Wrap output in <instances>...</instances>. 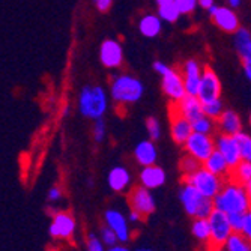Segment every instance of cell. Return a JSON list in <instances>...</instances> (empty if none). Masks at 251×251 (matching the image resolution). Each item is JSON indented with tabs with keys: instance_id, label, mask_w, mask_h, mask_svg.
Instances as JSON below:
<instances>
[{
	"instance_id": "obj_34",
	"label": "cell",
	"mask_w": 251,
	"mask_h": 251,
	"mask_svg": "<svg viewBox=\"0 0 251 251\" xmlns=\"http://www.w3.org/2000/svg\"><path fill=\"white\" fill-rule=\"evenodd\" d=\"M146 129H148V135H149V140L152 142H158L161 139V124L159 121L153 116L146 119Z\"/></svg>"
},
{
	"instance_id": "obj_9",
	"label": "cell",
	"mask_w": 251,
	"mask_h": 251,
	"mask_svg": "<svg viewBox=\"0 0 251 251\" xmlns=\"http://www.w3.org/2000/svg\"><path fill=\"white\" fill-rule=\"evenodd\" d=\"M184 146H185V151L188 155L196 158L197 161L203 163L215 149V142H214L212 135L191 132L187 142L184 143Z\"/></svg>"
},
{
	"instance_id": "obj_24",
	"label": "cell",
	"mask_w": 251,
	"mask_h": 251,
	"mask_svg": "<svg viewBox=\"0 0 251 251\" xmlns=\"http://www.w3.org/2000/svg\"><path fill=\"white\" fill-rule=\"evenodd\" d=\"M176 107L180 111V115L184 116L187 121H190V122H193V121L199 119L200 116H203L201 102L199 101L197 97L185 95L179 102H176Z\"/></svg>"
},
{
	"instance_id": "obj_29",
	"label": "cell",
	"mask_w": 251,
	"mask_h": 251,
	"mask_svg": "<svg viewBox=\"0 0 251 251\" xmlns=\"http://www.w3.org/2000/svg\"><path fill=\"white\" fill-rule=\"evenodd\" d=\"M191 232H193V236L206 245L208 239H209V223H208V218H194L193 220V224H191Z\"/></svg>"
},
{
	"instance_id": "obj_37",
	"label": "cell",
	"mask_w": 251,
	"mask_h": 251,
	"mask_svg": "<svg viewBox=\"0 0 251 251\" xmlns=\"http://www.w3.org/2000/svg\"><path fill=\"white\" fill-rule=\"evenodd\" d=\"M100 239L104 245L107 247H113V245H116L118 244V238L115 235V232H113L110 227L104 226L102 229H101V233H100Z\"/></svg>"
},
{
	"instance_id": "obj_39",
	"label": "cell",
	"mask_w": 251,
	"mask_h": 251,
	"mask_svg": "<svg viewBox=\"0 0 251 251\" xmlns=\"http://www.w3.org/2000/svg\"><path fill=\"white\" fill-rule=\"evenodd\" d=\"M86 247H87V251H105L104 244L101 242L100 236H97L95 233H89L87 235Z\"/></svg>"
},
{
	"instance_id": "obj_12",
	"label": "cell",
	"mask_w": 251,
	"mask_h": 251,
	"mask_svg": "<svg viewBox=\"0 0 251 251\" xmlns=\"http://www.w3.org/2000/svg\"><path fill=\"white\" fill-rule=\"evenodd\" d=\"M100 60L108 70H118L124 63V49L116 39H104L100 45Z\"/></svg>"
},
{
	"instance_id": "obj_47",
	"label": "cell",
	"mask_w": 251,
	"mask_h": 251,
	"mask_svg": "<svg viewBox=\"0 0 251 251\" xmlns=\"http://www.w3.org/2000/svg\"><path fill=\"white\" fill-rule=\"evenodd\" d=\"M108 251H129V248H126L125 245H113V247H108Z\"/></svg>"
},
{
	"instance_id": "obj_31",
	"label": "cell",
	"mask_w": 251,
	"mask_h": 251,
	"mask_svg": "<svg viewBox=\"0 0 251 251\" xmlns=\"http://www.w3.org/2000/svg\"><path fill=\"white\" fill-rule=\"evenodd\" d=\"M191 129H193V132L212 135V132L215 131V121H212L206 116H200L199 119L191 122Z\"/></svg>"
},
{
	"instance_id": "obj_14",
	"label": "cell",
	"mask_w": 251,
	"mask_h": 251,
	"mask_svg": "<svg viewBox=\"0 0 251 251\" xmlns=\"http://www.w3.org/2000/svg\"><path fill=\"white\" fill-rule=\"evenodd\" d=\"M104 220H105V226L115 232L118 242L125 244L131 239V230L128 226V220H126V217H124L122 212H119L116 209H107L104 214Z\"/></svg>"
},
{
	"instance_id": "obj_20",
	"label": "cell",
	"mask_w": 251,
	"mask_h": 251,
	"mask_svg": "<svg viewBox=\"0 0 251 251\" xmlns=\"http://www.w3.org/2000/svg\"><path fill=\"white\" fill-rule=\"evenodd\" d=\"M134 156H135V161L142 167L155 164L158 158V149L155 146V142L152 140L139 142V145H135L134 148Z\"/></svg>"
},
{
	"instance_id": "obj_21",
	"label": "cell",
	"mask_w": 251,
	"mask_h": 251,
	"mask_svg": "<svg viewBox=\"0 0 251 251\" xmlns=\"http://www.w3.org/2000/svg\"><path fill=\"white\" fill-rule=\"evenodd\" d=\"M226 179H229L235 184L245 188L248 194H251V161H239L227 175Z\"/></svg>"
},
{
	"instance_id": "obj_19",
	"label": "cell",
	"mask_w": 251,
	"mask_h": 251,
	"mask_svg": "<svg viewBox=\"0 0 251 251\" xmlns=\"http://www.w3.org/2000/svg\"><path fill=\"white\" fill-rule=\"evenodd\" d=\"M215 128H218L221 134L235 135L242 131V121L236 111L223 110V113L215 121Z\"/></svg>"
},
{
	"instance_id": "obj_22",
	"label": "cell",
	"mask_w": 251,
	"mask_h": 251,
	"mask_svg": "<svg viewBox=\"0 0 251 251\" xmlns=\"http://www.w3.org/2000/svg\"><path fill=\"white\" fill-rule=\"evenodd\" d=\"M108 187L115 193H124L131 184V173L128 172L126 167L124 166H116L111 169L108 176H107Z\"/></svg>"
},
{
	"instance_id": "obj_23",
	"label": "cell",
	"mask_w": 251,
	"mask_h": 251,
	"mask_svg": "<svg viewBox=\"0 0 251 251\" xmlns=\"http://www.w3.org/2000/svg\"><path fill=\"white\" fill-rule=\"evenodd\" d=\"M235 49L244 63H251V33L247 27H239L235 33Z\"/></svg>"
},
{
	"instance_id": "obj_10",
	"label": "cell",
	"mask_w": 251,
	"mask_h": 251,
	"mask_svg": "<svg viewBox=\"0 0 251 251\" xmlns=\"http://www.w3.org/2000/svg\"><path fill=\"white\" fill-rule=\"evenodd\" d=\"M169 116H170V135H172V140L179 146H184V143L187 142L190 134L193 132L191 122L187 121L184 116L180 115V111L176 107V102L170 104Z\"/></svg>"
},
{
	"instance_id": "obj_18",
	"label": "cell",
	"mask_w": 251,
	"mask_h": 251,
	"mask_svg": "<svg viewBox=\"0 0 251 251\" xmlns=\"http://www.w3.org/2000/svg\"><path fill=\"white\" fill-rule=\"evenodd\" d=\"M139 179H140L142 187H145L148 190H156L166 184L167 177H166L164 169H161L156 164H152V166H146L142 169Z\"/></svg>"
},
{
	"instance_id": "obj_27",
	"label": "cell",
	"mask_w": 251,
	"mask_h": 251,
	"mask_svg": "<svg viewBox=\"0 0 251 251\" xmlns=\"http://www.w3.org/2000/svg\"><path fill=\"white\" fill-rule=\"evenodd\" d=\"M224 251H251L250 239H247L242 233L232 232L224 244Z\"/></svg>"
},
{
	"instance_id": "obj_11",
	"label": "cell",
	"mask_w": 251,
	"mask_h": 251,
	"mask_svg": "<svg viewBox=\"0 0 251 251\" xmlns=\"http://www.w3.org/2000/svg\"><path fill=\"white\" fill-rule=\"evenodd\" d=\"M161 89L164 95L172 102H179L184 98L185 89H184V80H182V74L176 68H169V71L161 75Z\"/></svg>"
},
{
	"instance_id": "obj_13",
	"label": "cell",
	"mask_w": 251,
	"mask_h": 251,
	"mask_svg": "<svg viewBox=\"0 0 251 251\" xmlns=\"http://www.w3.org/2000/svg\"><path fill=\"white\" fill-rule=\"evenodd\" d=\"M77 223L70 212H56L50 224V236L54 239H71L75 233Z\"/></svg>"
},
{
	"instance_id": "obj_16",
	"label": "cell",
	"mask_w": 251,
	"mask_h": 251,
	"mask_svg": "<svg viewBox=\"0 0 251 251\" xmlns=\"http://www.w3.org/2000/svg\"><path fill=\"white\" fill-rule=\"evenodd\" d=\"M211 18L215 23V26L226 33H235L241 27L238 14L229 6H218Z\"/></svg>"
},
{
	"instance_id": "obj_33",
	"label": "cell",
	"mask_w": 251,
	"mask_h": 251,
	"mask_svg": "<svg viewBox=\"0 0 251 251\" xmlns=\"http://www.w3.org/2000/svg\"><path fill=\"white\" fill-rule=\"evenodd\" d=\"M201 167V163L197 161L196 158H193L191 155H185V156H182L180 158V161H179V169L182 172V175H190L193 172H196L197 169Z\"/></svg>"
},
{
	"instance_id": "obj_3",
	"label": "cell",
	"mask_w": 251,
	"mask_h": 251,
	"mask_svg": "<svg viewBox=\"0 0 251 251\" xmlns=\"http://www.w3.org/2000/svg\"><path fill=\"white\" fill-rule=\"evenodd\" d=\"M145 95V84L140 78L122 73L113 75L110 81V97L119 105H131L139 102Z\"/></svg>"
},
{
	"instance_id": "obj_8",
	"label": "cell",
	"mask_w": 251,
	"mask_h": 251,
	"mask_svg": "<svg viewBox=\"0 0 251 251\" xmlns=\"http://www.w3.org/2000/svg\"><path fill=\"white\" fill-rule=\"evenodd\" d=\"M196 97L199 98L201 104H206V102L221 98V81L211 66L201 68L200 83H199Z\"/></svg>"
},
{
	"instance_id": "obj_45",
	"label": "cell",
	"mask_w": 251,
	"mask_h": 251,
	"mask_svg": "<svg viewBox=\"0 0 251 251\" xmlns=\"http://www.w3.org/2000/svg\"><path fill=\"white\" fill-rule=\"evenodd\" d=\"M129 218H126V220H129V221H132V223H140V221H143V218L137 214V212H134V211H129V215H128Z\"/></svg>"
},
{
	"instance_id": "obj_28",
	"label": "cell",
	"mask_w": 251,
	"mask_h": 251,
	"mask_svg": "<svg viewBox=\"0 0 251 251\" xmlns=\"http://www.w3.org/2000/svg\"><path fill=\"white\" fill-rule=\"evenodd\" d=\"M159 18L166 23H176L179 18H180V14L175 5L173 0H167V2H163V3H158V14H156Z\"/></svg>"
},
{
	"instance_id": "obj_5",
	"label": "cell",
	"mask_w": 251,
	"mask_h": 251,
	"mask_svg": "<svg viewBox=\"0 0 251 251\" xmlns=\"http://www.w3.org/2000/svg\"><path fill=\"white\" fill-rule=\"evenodd\" d=\"M208 223L209 239L206 242V251H223L227 238L232 233L227 215L218 209H214L208 217Z\"/></svg>"
},
{
	"instance_id": "obj_32",
	"label": "cell",
	"mask_w": 251,
	"mask_h": 251,
	"mask_svg": "<svg viewBox=\"0 0 251 251\" xmlns=\"http://www.w3.org/2000/svg\"><path fill=\"white\" fill-rule=\"evenodd\" d=\"M224 110V104L221 101V98L215 100V101H211V102H206V104H201V113L203 116H206L212 121H217V118L221 115Z\"/></svg>"
},
{
	"instance_id": "obj_30",
	"label": "cell",
	"mask_w": 251,
	"mask_h": 251,
	"mask_svg": "<svg viewBox=\"0 0 251 251\" xmlns=\"http://www.w3.org/2000/svg\"><path fill=\"white\" fill-rule=\"evenodd\" d=\"M233 137H235L236 145H238L241 159L242 161H251V137H250V134L241 131V132L235 134Z\"/></svg>"
},
{
	"instance_id": "obj_4",
	"label": "cell",
	"mask_w": 251,
	"mask_h": 251,
	"mask_svg": "<svg viewBox=\"0 0 251 251\" xmlns=\"http://www.w3.org/2000/svg\"><path fill=\"white\" fill-rule=\"evenodd\" d=\"M179 199L187 215L193 218H208L209 214L214 211L212 199L201 196L194 187L185 184V182L179 191Z\"/></svg>"
},
{
	"instance_id": "obj_35",
	"label": "cell",
	"mask_w": 251,
	"mask_h": 251,
	"mask_svg": "<svg viewBox=\"0 0 251 251\" xmlns=\"http://www.w3.org/2000/svg\"><path fill=\"white\" fill-rule=\"evenodd\" d=\"M92 135H94V140L95 143H102L105 140V135H107V125L104 119H97L92 128Z\"/></svg>"
},
{
	"instance_id": "obj_43",
	"label": "cell",
	"mask_w": 251,
	"mask_h": 251,
	"mask_svg": "<svg viewBox=\"0 0 251 251\" xmlns=\"http://www.w3.org/2000/svg\"><path fill=\"white\" fill-rule=\"evenodd\" d=\"M153 71L156 73V74H159V75H163V74H166L167 71H169V65L166 63V62H163V60H155L153 62Z\"/></svg>"
},
{
	"instance_id": "obj_40",
	"label": "cell",
	"mask_w": 251,
	"mask_h": 251,
	"mask_svg": "<svg viewBox=\"0 0 251 251\" xmlns=\"http://www.w3.org/2000/svg\"><path fill=\"white\" fill-rule=\"evenodd\" d=\"M247 239H251V212H245L244 215V224H242V232H241Z\"/></svg>"
},
{
	"instance_id": "obj_38",
	"label": "cell",
	"mask_w": 251,
	"mask_h": 251,
	"mask_svg": "<svg viewBox=\"0 0 251 251\" xmlns=\"http://www.w3.org/2000/svg\"><path fill=\"white\" fill-rule=\"evenodd\" d=\"M244 214H229L227 215V220H229L230 224V229L235 233H241L242 232V224H244Z\"/></svg>"
},
{
	"instance_id": "obj_41",
	"label": "cell",
	"mask_w": 251,
	"mask_h": 251,
	"mask_svg": "<svg viewBox=\"0 0 251 251\" xmlns=\"http://www.w3.org/2000/svg\"><path fill=\"white\" fill-rule=\"evenodd\" d=\"M62 197H63V191H62L60 187H51L50 188V191H49V201L56 203V201L62 200Z\"/></svg>"
},
{
	"instance_id": "obj_49",
	"label": "cell",
	"mask_w": 251,
	"mask_h": 251,
	"mask_svg": "<svg viewBox=\"0 0 251 251\" xmlns=\"http://www.w3.org/2000/svg\"><path fill=\"white\" fill-rule=\"evenodd\" d=\"M163 2H167V0H156V5L158 3H163Z\"/></svg>"
},
{
	"instance_id": "obj_48",
	"label": "cell",
	"mask_w": 251,
	"mask_h": 251,
	"mask_svg": "<svg viewBox=\"0 0 251 251\" xmlns=\"http://www.w3.org/2000/svg\"><path fill=\"white\" fill-rule=\"evenodd\" d=\"M135 251H152V250H149V248H139V250H135Z\"/></svg>"
},
{
	"instance_id": "obj_6",
	"label": "cell",
	"mask_w": 251,
	"mask_h": 251,
	"mask_svg": "<svg viewBox=\"0 0 251 251\" xmlns=\"http://www.w3.org/2000/svg\"><path fill=\"white\" fill-rule=\"evenodd\" d=\"M182 182H185V184H190L191 187H194L201 196L212 199L221 190L224 179L208 172L206 169L200 167L190 175L182 176Z\"/></svg>"
},
{
	"instance_id": "obj_17",
	"label": "cell",
	"mask_w": 251,
	"mask_h": 251,
	"mask_svg": "<svg viewBox=\"0 0 251 251\" xmlns=\"http://www.w3.org/2000/svg\"><path fill=\"white\" fill-rule=\"evenodd\" d=\"M182 80H184V89L185 94L196 97L197 89L200 83V75H201V66L196 59H190L182 66Z\"/></svg>"
},
{
	"instance_id": "obj_2",
	"label": "cell",
	"mask_w": 251,
	"mask_h": 251,
	"mask_svg": "<svg viewBox=\"0 0 251 251\" xmlns=\"http://www.w3.org/2000/svg\"><path fill=\"white\" fill-rule=\"evenodd\" d=\"M108 108V95L100 84H86L78 95V111L86 119H102Z\"/></svg>"
},
{
	"instance_id": "obj_36",
	"label": "cell",
	"mask_w": 251,
	"mask_h": 251,
	"mask_svg": "<svg viewBox=\"0 0 251 251\" xmlns=\"http://www.w3.org/2000/svg\"><path fill=\"white\" fill-rule=\"evenodd\" d=\"M180 15H190L197 8V0H173Z\"/></svg>"
},
{
	"instance_id": "obj_25",
	"label": "cell",
	"mask_w": 251,
	"mask_h": 251,
	"mask_svg": "<svg viewBox=\"0 0 251 251\" xmlns=\"http://www.w3.org/2000/svg\"><path fill=\"white\" fill-rule=\"evenodd\" d=\"M139 30L145 38H156L163 32V20L156 14H145L139 21Z\"/></svg>"
},
{
	"instance_id": "obj_44",
	"label": "cell",
	"mask_w": 251,
	"mask_h": 251,
	"mask_svg": "<svg viewBox=\"0 0 251 251\" xmlns=\"http://www.w3.org/2000/svg\"><path fill=\"white\" fill-rule=\"evenodd\" d=\"M212 5H215V0H197V6H200L201 9H209Z\"/></svg>"
},
{
	"instance_id": "obj_42",
	"label": "cell",
	"mask_w": 251,
	"mask_h": 251,
	"mask_svg": "<svg viewBox=\"0 0 251 251\" xmlns=\"http://www.w3.org/2000/svg\"><path fill=\"white\" fill-rule=\"evenodd\" d=\"M95 3V8L100 11V12H108L111 5H113V0H94Z\"/></svg>"
},
{
	"instance_id": "obj_46",
	"label": "cell",
	"mask_w": 251,
	"mask_h": 251,
	"mask_svg": "<svg viewBox=\"0 0 251 251\" xmlns=\"http://www.w3.org/2000/svg\"><path fill=\"white\" fill-rule=\"evenodd\" d=\"M227 3H229V8L238 9L242 5V0H227Z\"/></svg>"
},
{
	"instance_id": "obj_15",
	"label": "cell",
	"mask_w": 251,
	"mask_h": 251,
	"mask_svg": "<svg viewBox=\"0 0 251 251\" xmlns=\"http://www.w3.org/2000/svg\"><path fill=\"white\" fill-rule=\"evenodd\" d=\"M215 142V149L223 155V158L226 159L227 166L230 167V170L239 163L242 161L239 151H238V145L233 135H226V134H220L217 139H214Z\"/></svg>"
},
{
	"instance_id": "obj_26",
	"label": "cell",
	"mask_w": 251,
	"mask_h": 251,
	"mask_svg": "<svg viewBox=\"0 0 251 251\" xmlns=\"http://www.w3.org/2000/svg\"><path fill=\"white\" fill-rule=\"evenodd\" d=\"M201 167L206 169L208 172H211L214 175H217V176H220V177H223V179H226L230 172V167L227 166L226 159L223 158V155L217 149H214L212 153L201 163Z\"/></svg>"
},
{
	"instance_id": "obj_7",
	"label": "cell",
	"mask_w": 251,
	"mask_h": 251,
	"mask_svg": "<svg viewBox=\"0 0 251 251\" xmlns=\"http://www.w3.org/2000/svg\"><path fill=\"white\" fill-rule=\"evenodd\" d=\"M126 201L129 204V211L137 212L143 218V221H146L148 217L152 215L156 209V203L151 190L142 185H135L129 190L126 196Z\"/></svg>"
},
{
	"instance_id": "obj_1",
	"label": "cell",
	"mask_w": 251,
	"mask_h": 251,
	"mask_svg": "<svg viewBox=\"0 0 251 251\" xmlns=\"http://www.w3.org/2000/svg\"><path fill=\"white\" fill-rule=\"evenodd\" d=\"M214 209L229 214H244L251 208V194L245 191L244 187L235 182L224 179L221 190L212 197Z\"/></svg>"
}]
</instances>
